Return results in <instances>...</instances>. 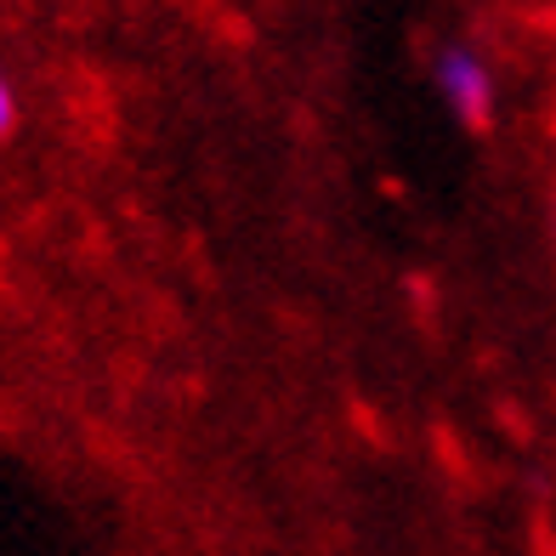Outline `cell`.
Returning a JSON list of instances; mask_svg holds the SVG:
<instances>
[{
    "label": "cell",
    "instance_id": "obj_1",
    "mask_svg": "<svg viewBox=\"0 0 556 556\" xmlns=\"http://www.w3.org/2000/svg\"><path fill=\"white\" fill-rule=\"evenodd\" d=\"M432 80L443 91L448 114L466 125V131H489L494 125V68L477 52L471 40H443L432 52Z\"/></svg>",
    "mask_w": 556,
    "mask_h": 556
},
{
    "label": "cell",
    "instance_id": "obj_2",
    "mask_svg": "<svg viewBox=\"0 0 556 556\" xmlns=\"http://www.w3.org/2000/svg\"><path fill=\"white\" fill-rule=\"evenodd\" d=\"M17 91H12V80H7V68H0V148H7L12 137H17Z\"/></svg>",
    "mask_w": 556,
    "mask_h": 556
}]
</instances>
